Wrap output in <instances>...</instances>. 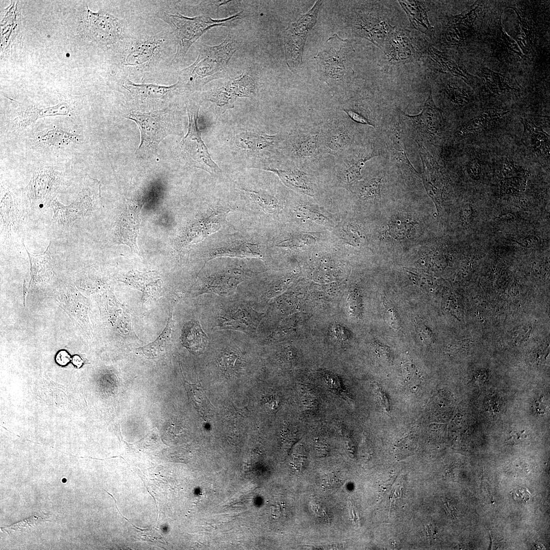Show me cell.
<instances>
[{
	"label": "cell",
	"instance_id": "1",
	"mask_svg": "<svg viewBox=\"0 0 550 550\" xmlns=\"http://www.w3.org/2000/svg\"><path fill=\"white\" fill-rule=\"evenodd\" d=\"M237 47V42L231 34L217 45L201 44L195 62L180 71V83L189 90H195L223 77Z\"/></svg>",
	"mask_w": 550,
	"mask_h": 550
},
{
	"label": "cell",
	"instance_id": "2",
	"mask_svg": "<svg viewBox=\"0 0 550 550\" xmlns=\"http://www.w3.org/2000/svg\"><path fill=\"white\" fill-rule=\"evenodd\" d=\"M262 316L250 301L226 300L217 306L212 314L211 328L214 331H238L253 337L256 333Z\"/></svg>",
	"mask_w": 550,
	"mask_h": 550
},
{
	"label": "cell",
	"instance_id": "3",
	"mask_svg": "<svg viewBox=\"0 0 550 550\" xmlns=\"http://www.w3.org/2000/svg\"><path fill=\"white\" fill-rule=\"evenodd\" d=\"M241 12L222 19H213L208 16L188 17L181 14H170L166 21L172 28L177 42L174 59H182L188 49L208 30L215 26H228L240 18Z\"/></svg>",
	"mask_w": 550,
	"mask_h": 550
},
{
	"label": "cell",
	"instance_id": "4",
	"mask_svg": "<svg viewBox=\"0 0 550 550\" xmlns=\"http://www.w3.org/2000/svg\"><path fill=\"white\" fill-rule=\"evenodd\" d=\"M285 148L292 164L305 169L313 167L325 155L319 124L297 128L285 139Z\"/></svg>",
	"mask_w": 550,
	"mask_h": 550
},
{
	"label": "cell",
	"instance_id": "5",
	"mask_svg": "<svg viewBox=\"0 0 550 550\" xmlns=\"http://www.w3.org/2000/svg\"><path fill=\"white\" fill-rule=\"evenodd\" d=\"M324 47L315 57L322 78L328 84L338 82L350 70L354 50L348 40H343L335 34L325 42Z\"/></svg>",
	"mask_w": 550,
	"mask_h": 550
},
{
	"label": "cell",
	"instance_id": "6",
	"mask_svg": "<svg viewBox=\"0 0 550 550\" xmlns=\"http://www.w3.org/2000/svg\"><path fill=\"white\" fill-rule=\"evenodd\" d=\"M125 118L135 122L141 131V141L136 153L142 158L149 156L172 132V124L166 110L148 113L132 112Z\"/></svg>",
	"mask_w": 550,
	"mask_h": 550
},
{
	"label": "cell",
	"instance_id": "7",
	"mask_svg": "<svg viewBox=\"0 0 550 550\" xmlns=\"http://www.w3.org/2000/svg\"><path fill=\"white\" fill-rule=\"evenodd\" d=\"M199 107V104L190 102L186 104L189 123L187 132L181 141V147L189 161L195 167L211 174L218 175L222 172L221 169L211 159L198 128Z\"/></svg>",
	"mask_w": 550,
	"mask_h": 550
},
{
	"label": "cell",
	"instance_id": "8",
	"mask_svg": "<svg viewBox=\"0 0 550 550\" xmlns=\"http://www.w3.org/2000/svg\"><path fill=\"white\" fill-rule=\"evenodd\" d=\"M322 4V1H317L310 11L290 24L286 30L284 39L285 59L288 67L292 71L301 63L308 34L316 23Z\"/></svg>",
	"mask_w": 550,
	"mask_h": 550
},
{
	"label": "cell",
	"instance_id": "9",
	"mask_svg": "<svg viewBox=\"0 0 550 550\" xmlns=\"http://www.w3.org/2000/svg\"><path fill=\"white\" fill-rule=\"evenodd\" d=\"M320 136L325 154L337 157L354 146V133L351 124L336 118L319 124ZM357 146V145H356Z\"/></svg>",
	"mask_w": 550,
	"mask_h": 550
},
{
	"label": "cell",
	"instance_id": "10",
	"mask_svg": "<svg viewBox=\"0 0 550 550\" xmlns=\"http://www.w3.org/2000/svg\"><path fill=\"white\" fill-rule=\"evenodd\" d=\"M256 92L254 80L242 73L238 77L229 80L225 86L211 91L207 99L215 104L216 115L219 116L227 109L232 108L238 98L252 97L255 95Z\"/></svg>",
	"mask_w": 550,
	"mask_h": 550
},
{
	"label": "cell",
	"instance_id": "11",
	"mask_svg": "<svg viewBox=\"0 0 550 550\" xmlns=\"http://www.w3.org/2000/svg\"><path fill=\"white\" fill-rule=\"evenodd\" d=\"M370 144L356 146L335 157V171L339 180L350 184L362 178L361 170L366 161L377 156Z\"/></svg>",
	"mask_w": 550,
	"mask_h": 550
},
{
	"label": "cell",
	"instance_id": "12",
	"mask_svg": "<svg viewBox=\"0 0 550 550\" xmlns=\"http://www.w3.org/2000/svg\"><path fill=\"white\" fill-rule=\"evenodd\" d=\"M253 271L238 268H231L214 273L207 278L196 295L205 293H214L226 297L232 294L237 286Z\"/></svg>",
	"mask_w": 550,
	"mask_h": 550
},
{
	"label": "cell",
	"instance_id": "13",
	"mask_svg": "<svg viewBox=\"0 0 550 550\" xmlns=\"http://www.w3.org/2000/svg\"><path fill=\"white\" fill-rule=\"evenodd\" d=\"M480 10V4L477 1L462 13L449 17L444 29L447 41L458 45L470 38L474 30V22Z\"/></svg>",
	"mask_w": 550,
	"mask_h": 550
},
{
	"label": "cell",
	"instance_id": "14",
	"mask_svg": "<svg viewBox=\"0 0 550 550\" xmlns=\"http://www.w3.org/2000/svg\"><path fill=\"white\" fill-rule=\"evenodd\" d=\"M49 206L53 211V219L64 227L70 226L76 219L93 210L92 199L88 189L80 192L76 201L69 205H63L54 199Z\"/></svg>",
	"mask_w": 550,
	"mask_h": 550
},
{
	"label": "cell",
	"instance_id": "15",
	"mask_svg": "<svg viewBox=\"0 0 550 550\" xmlns=\"http://www.w3.org/2000/svg\"><path fill=\"white\" fill-rule=\"evenodd\" d=\"M353 26L355 34L369 40L381 49L388 35L395 28L381 17L368 13L358 15Z\"/></svg>",
	"mask_w": 550,
	"mask_h": 550
},
{
	"label": "cell",
	"instance_id": "16",
	"mask_svg": "<svg viewBox=\"0 0 550 550\" xmlns=\"http://www.w3.org/2000/svg\"><path fill=\"white\" fill-rule=\"evenodd\" d=\"M59 178L56 173L41 171L34 175L28 186V196L32 208L49 204L53 200Z\"/></svg>",
	"mask_w": 550,
	"mask_h": 550
},
{
	"label": "cell",
	"instance_id": "17",
	"mask_svg": "<svg viewBox=\"0 0 550 550\" xmlns=\"http://www.w3.org/2000/svg\"><path fill=\"white\" fill-rule=\"evenodd\" d=\"M382 50L390 61L406 62L411 60L414 48L410 31L395 28L386 38Z\"/></svg>",
	"mask_w": 550,
	"mask_h": 550
},
{
	"label": "cell",
	"instance_id": "18",
	"mask_svg": "<svg viewBox=\"0 0 550 550\" xmlns=\"http://www.w3.org/2000/svg\"><path fill=\"white\" fill-rule=\"evenodd\" d=\"M261 169L276 173L287 186L298 192L311 196L316 193L314 176L292 164L285 169L264 167Z\"/></svg>",
	"mask_w": 550,
	"mask_h": 550
},
{
	"label": "cell",
	"instance_id": "19",
	"mask_svg": "<svg viewBox=\"0 0 550 550\" xmlns=\"http://www.w3.org/2000/svg\"><path fill=\"white\" fill-rule=\"evenodd\" d=\"M403 115L413 121L416 127L425 135L434 136L440 130L443 117L441 110L436 106L430 91L422 112L416 115Z\"/></svg>",
	"mask_w": 550,
	"mask_h": 550
},
{
	"label": "cell",
	"instance_id": "20",
	"mask_svg": "<svg viewBox=\"0 0 550 550\" xmlns=\"http://www.w3.org/2000/svg\"><path fill=\"white\" fill-rule=\"evenodd\" d=\"M88 28L92 36L100 41H115L121 33V27L113 16L103 13L88 11Z\"/></svg>",
	"mask_w": 550,
	"mask_h": 550
},
{
	"label": "cell",
	"instance_id": "21",
	"mask_svg": "<svg viewBox=\"0 0 550 550\" xmlns=\"http://www.w3.org/2000/svg\"><path fill=\"white\" fill-rule=\"evenodd\" d=\"M139 211L132 206H127L115 224L114 235L117 242L127 244L133 250H136V237L140 219Z\"/></svg>",
	"mask_w": 550,
	"mask_h": 550
},
{
	"label": "cell",
	"instance_id": "22",
	"mask_svg": "<svg viewBox=\"0 0 550 550\" xmlns=\"http://www.w3.org/2000/svg\"><path fill=\"white\" fill-rule=\"evenodd\" d=\"M180 85L178 80L171 86H161L154 84H136L129 80H125L123 87L126 89L133 99L140 101H156L162 99L175 91Z\"/></svg>",
	"mask_w": 550,
	"mask_h": 550
},
{
	"label": "cell",
	"instance_id": "23",
	"mask_svg": "<svg viewBox=\"0 0 550 550\" xmlns=\"http://www.w3.org/2000/svg\"><path fill=\"white\" fill-rule=\"evenodd\" d=\"M284 139L279 135H269L261 131H246L236 135L235 143L244 150L265 151L273 149Z\"/></svg>",
	"mask_w": 550,
	"mask_h": 550
},
{
	"label": "cell",
	"instance_id": "24",
	"mask_svg": "<svg viewBox=\"0 0 550 550\" xmlns=\"http://www.w3.org/2000/svg\"><path fill=\"white\" fill-rule=\"evenodd\" d=\"M209 339L199 321L191 319L184 324L180 337L181 344L193 354L202 353L207 347Z\"/></svg>",
	"mask_w": 550,
	"mask_h": 550
},
{
	"label": "cell",
	"instance_id": "25",
	"mask_svg": "<svg viewBox=\"0 0 550 550\" xmlns=\"http://www.w3.org/2000/svg\"><path fill=\"white\" fill-rule=\"evenodd\" d=\"M521 119L524 127L522 136L523 143L533 152L549 157V140L548 134L542 128L536 126L532 120L525 118Z\"/></svg>",
	"mask_w": 550,
	"mask_h": 550
},
{
	"label": "cell",
	"instance_id": "26",
	"mask_svg": "<svg viewBox=\"0 0 550 550\" xmlns=\"http://www.w3.org/2000/svg\"><path fill=\"white\" fill-rule=\"evenodd\" d=\"M1 215L3 220V231L10 236L18 229L23 218V213L18 203L13 199L11 193L1 190Z\"/></svg>",
	"mask_w": 550,
	"mask_h": 550
},
{
	"label": "cell",
	"instance_id": "27",
	"mask_svg": "<svg viewBox=\"0 0 550 550\" xmlns=\"http://www.w3.org/2000/svg\"><path fill=\"white\" fill-rule=\"evenodd\" d=\"M153 274V273L149 272L142 273L132 271L124 277V282L142 291L144 304L150 303L160 295L161 280H157L153 282V279H155L151 277Z\"/></svg>",
	"mask_w": 550,
	"mask_h": 550
},
{
	"label": "cell",
	"instance_id": "28",
	"mask_svg": "<svg viewBox=\"0 0 550 550\" xmlns=\"http://www.w3.org/2000/svg\"><path fill=\"white\" fill-rule=\"evenodd\" d=\"M398 2L408 16L409 28L426 35H430L432 32L433 27L428 20L427 10L423 1H399Z\"/></svg>",
	"mask_w": 550,
	"mask_h": 550
},
{
	"label": "cell",
	"instance_id": "29",
	"mask_svg": "<svg viewBox=\"0 0 550 550\" xmlns=\"http://www.w3.org/2000/svg\"><path fill=\"white\" fill-rule=\"evenodd\" d=\"M219 256L258 257L261 256L259 246L256 244L235 240L223 243L214 249L209 255V260Z\"/></svg>",
	"mask_w": 550,
	"mask_h": 550
},
{
	"label": "cell",
	"instance_id": "30",
	"mask_svg": "<svg viewBox=\"0 0 550 550\" xmlns=\"http://www.w3.org/2000/svg\"><path fill=\"white\" fill-rule=\"evenodd\" d=\"M508 113L509 111L488 108L459 126L455 134L458 138H462L479 131L489 125L492 121L499 119Z\"/></svg>",
	"mask_w": 550,
	"mask_h": 550
},
{
	"label": "cell",
	"instance_id": "31",
	"mask_svg": "<svg viewBox=\"0 0 550 550\" xmlns=\"http://www.w3.org/2000/svg\"><path fill=\"white\" fill-rule=\"evenodd\" d=\"M173 305L172 304L167 325L157 338L153 342L136 349V350L146 358L150 359H157L166 352L167 346L170 342L173 326Z\"/></svg>",
	"mask_w": 550,
	"mask_h": 550
},
{
	"label": "cell",
	"instance_id": "32",
	"mask_svg": "<svg viewBox=\"0 0 550 550\" xmlns=\"http://www.w3.org/2000/svg\"><path fill=\"white\" fill-rule=\"evenodd\" d=\"M160 42L158 40H147L139 43L130 50L124 64L139 66L148 63L154 57Z\"/></svg>",
	"mask_w": 550,
	"mask_h": 550
},
{
	"label": "cell",
	"instance_id": "33",
	"mask_svg": "<svg viewBox=\"0 0 550 550\" xmlns=\"http://www.w3.org/2000/svg\"><path fill=\"white\" fill-rule=\"evenodd\" d=\"M431 65L437 70L444 73L450 72L455 76H460L464 79L468 78L460 69L457 64L446 54L439 52L435 49L428 47L425 52Z\"/></svg>",
	"mask_w": 550,
	"mask_h": 550
},
{
	"label": "cell",
	"instance_id": "34",
	"mask_svg": "<svg viewBox=\"0 0 550 550\" xmlns=\"http://www.w3.org/2000/svg\"><path fill=\"white\" fill-rule=\"evenodd\" d=\"M217 361L220 369L228 372L239 370L244 364L240 350L236 346L231 345L221 350Z\"/></svg>",
	"mask_w": 550,
	"mask_h": 550
},
{
	"label": "cell",
	"instance_id": "35",
	"mask_svg": "<svg viewBox=\"0 0 550 550\" xmlns=\"http://www.w3.org/2000/svg\"><path fill=\"white\" fill-rule=\"evenodd\" d=\"M482 75L487 87L493 93L500 95L516 89L508 84L505 77L501 74L491 70L488 68L482 69Z\"/></svg>",
	"mask_w": 550,
	"mask_h": 550
},
{
	"label": "cell",
	"instance_id": "36",
	"mask_svg": "<svg viewBox=\"0 0 550 550\" xmlns=\"http://www.w3.org/2000/svg\"><path fill=\"white\" fill-rule=\"evenodd\" d=\"M389 146L391 154L396 161L399 163L405 165L411 171L419 175V173L414 168L406 155L399 129H396L391 135Z\"/></svg>",
	"mask_w": 550,
	"mask_h": 550
},
{
	"label": "cell",
	"instance_id": "37",
	"mask_svg": "<svg viewBox=\"0 0 550 550\" xmlns=\"http://www.w3.org/2000/svg\"><path fill=\"white\" fill-rule=\"evenodd\" d=\"M252 200L269 213L276 212L279 207L278 200L266 191L244 189Z\"/></svg>",
	"mask_w": 550,
	"mask_h": 550
},
{
	"label": "cell",
	"instance_id": "38",
	"mask_svg": "<svg viewBox=\"0 0 550 550\" xmlns=\"http://www.w3.org/2000/svg\"><path fill=\"white\" fill-rule=\"evenodd\" d=\"M381 185V178H373L361 183L356 192L359 197L364 200L374 199L380 195Z\"/></svg>",
	"mask_w": 550,
	"mask_h": 550
},
{
	"label": "cell",
	"instance_id": "39",
	"mask_svg": "<svg viewBox=\"0 0 550 550\" xmlns=\"http://www.w3.org/2000/svg\"><path fill=\"white\" fill-rule=\"evenodd\" d=\"M499 172L503 178L520 177L525 175V171L521 166L507 158L501 164Z\"/></svg>",
	"mask_w": 550,
	"mask_h": 550
},
{
	"label": "cell",
	"instance_id": "40",
	"mask_svg": "<svg viewBox=\"0 0 550 550\" xmlns=\"http://www.w3.org/2000/svg\"><path fill=\"white\" fill-rule=\"evenodd\" d=\"M48 520L44 519L39 516L33 515L13 525L1 528V530L3 532H7L8 534H10L15 531H22L32 526H37L39 524V523Z\"/></svg>",
	"mask_w": 550,
	"mask_h": 550
},
{
	"label": "cell",
	"instance_id": "41",
	"mask_svg": "<svg viewBox=\"0 0 550 550\" xmlns=\"http://www.w3.org/2000/svg\"><path fill=\"white\" fill-rule=\"evenodd\" d=\"M524 180L520 177L504 178L500 182V191L503 194L518 193L524 187Z\"/></svg>",
	"mask_w": 550,
	"mask_h": 550
},
{
	"label": "cell",
	"instance_id": "42",
	"mask_svg": "<svg viewBox=\"0 0 550 550\" xmlns=\"http://www.w3.org/2000/svg\"><path fill=\"white\" fill-rule=\"evenodd\" d=\"M445 91L450 101L455 104L462 106L469 101L468 94L462 89L448 84Z\"/></svg>",
	"mask_w": 550,
	"mask_h": 550
},
{
	"label": "cell",
	"instance_id": "43",
	"mask_svg": "<svg viewBox=\"0 0 550 550\" xmlns=\"http://www.w3.org/2000/svg\"><path fill=\"white\" fill-rule=\"evenodd\" d=\"M384 313L386 320L394 329L400 328V320L399 315L394 307L388 300H383Z\"/></svg>",
	"mask_w": 550,
	"mask_h": 550
},
{
	"label": "cell",
	"instance_id": "44",
	"mask_svg": "<svg viewBox=\"0 0 550 550\" xmlns=\"http://www.w3.org/2000/svg\"><path fill=\"white\" fill-rule=\"evenodd\" d=\"M499 30L498 39H499V43H501L503 48L511 51L513 53L521 56V53L515 41L503 32L501 26V19H500Z\"/></svg>",
	"mask_w": 550,
	"mask_h": 550
},
{
	"label": "cell",
	"instance_id": "45",
	"mask_svg": "<svg viewBox=\"0 0 550 550\" xmlns=\"http://www.w3.org/2000/svg\"><path fill=\"white\" fill-rule=\"evenodd\" d=\"M363 232L356 225H349L346 229V238L352 244L359 245L363 243L365 237Z\"/></svg>",
	"mask_w": 550,
	"mask_h": 550
},
{
	"label": "cell",
	"instance_id": "46",
	"mask_svg": "<svg viewBox=\"0 0 550 550\" xmlns=\"http://www.w3.org/2000/svg\"><path fill=\"white\" fill-rule=\"evenodd\" d=\"M344 111L350 119L354 122L362 125H366L375 127V124L366 118L359 111L353 108H343Z\"/></svg>",
	"mask_w": 550,
	"mask_h": 550
},
{
	"label": "cell",
	"instance_id": "47",
	"mask_svg": "<svg viewBox=\"0 0 550 550\" xmlns=\"http://www.w3.org/2000/svg\"><path fill=\"white\" fill-rule=\"evenodd\" d=\"M481 171V164L480 159L475 157L471 159L466 166V172L470 176L475 180L480 178Z\"/></svg>",
	"mask_w": 550,
	"mask_h": 550
},
{
	"label": "cell",
	"instance_id": "48",
	"mask_svg": "<svg viewBox=\"0 0 550 550\" xmlns=\"http://www.w3.org/2000/svg\"><path fill=\"white\" fill-rule=\"evenodd\" d=\"M415 327L421 339L424 342L429 343L432 341L433 337L431 332L421 320H417L415 322Z\"/></svg>",
	"mask_w": 550,
	"mask_h": 550
},
{
	"label": "cell",
	"instance_id": "49",
	"mask_svg": "<svg viewBox=\"0 0 550 550\" xmlns=\"http://www.w3.org/2000/svg\"><path fill=\"white\" fill-rule=\"evenodd\" d=\"M56 360L60 365L65 366L70 361L71 357L66 350H61L57 354Z\"/></svg>",
	"mask_w": 550,
	"mask_h": 550
},
{
	"label": "cell",
	"instance_id": "50",
	"mask_svg": "<svg viewBox=\"0 0 550 550\" xmlns=\"http://www.w3.org/2000/svg\"><path fill=\"white\" fill-rule=\"evenodd\" d=\"M462 218L466 224L471 223L473 218V211L471 206L469 205H465L462 211Z\"/></svg>",
	"mask_w": 550,
	"mask_h": 550
},
{
	"label": "cell",
	"instance_id": "51",
	"mask_svg": "<svg viewBox=\"0 0 550 550\" xmlns=\"http://www.w3.org/2000/svg\"><path fill=\"white\" fill-rule=\"evenodd\" d=\"M538 239L536 237H528L519 239L518 242L524 246L529 247L536 245L538 242Z\"/></svg>",
	"mask_w": 550,
	"mask_h": 550
},
{
	"label": "cell",
	"instance_id": "52",
	"mask_svg": "<svg viewBox=\"0 0 550 550\" xmlns=\"http://www.w3.org/2000/svg\"><path fill=\"white\" fill-rule=\"evenodd\" d=\"M317 452L322 455H325L327 452L326 445L321 442H317L315 445Z\"/></svg>",
	"mask_w": 550,
	"mask_h": 550
},
{
	"label": "cell",
	"instance_id": "53",
	"mask_svg": "<svg viewBox=\"0 0 550 550\" xmlns=\"http://www.w3.org/2000/svg\"><path fill=\"white\" fill-rule=\"evenodd\" d=\"M72 362L77 368H80L84 363V362L81 358L77 355H75L73 356L72 359Z\"/></svg>",
	"mask_w": 550,
	"mask_h": 550
},
{
	"label": "cell",
	"instance_id": "54",
	"mask_svg": "<svg viewBox=\"0 0 550 550\" xmlns=\"http://www.w3.org/2000/svg\"><path fill=\"white\" fill-rule=\"evenodd\" d=\"M62 481H63V482L65 483L66 481V479L65 478H64V479L62 480Z\"/></svg>",
	"mask_w": 550,
	"mask_h": 550
}]
</instances>
